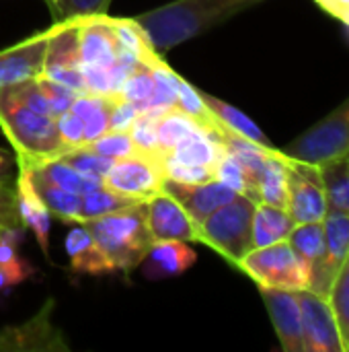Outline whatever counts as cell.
Instances as JSON below:
<instances>
[{"label": "cell", "mask_w": 349, "mask_h": 352, "mask_svg": "<svg viewBox=\"0 0 349 352\" xmlns=\"http://www.w3.org/2000/svg\"><path fill=\"white\" fill-rule=\"evenodd\" d=\"M245 10L234 0H175L134 16L152 47L163 54Z\"/></svg>", "instance_id": "obj_1"}, {"label": "cell", "mask_w": 349, "mask_h": 352, "mask_svg": "<svg viewBox=\"0 0 349 352\" xmlns=\"http://www.w3.org/2000/svg\"><path fill=\"white\" fill-rule=\"evenodd\" d=\"M0 130L10 142L16 163L23 165L58 159L66 151L56 118L31 109L19 97L14 85L0 89Z\"/></svg>", "instance_id": "obj_2"}, {"label": "cell", "mask_w": 349, "mask_h": 352, "mask_svg": "<svg viewBox=\"0 0 349 352\" xmlns=\"http://www.w3.org/2000/svg\"><path fill=\"white\" fill-rule=\"evenodd\" d=\"M95 243L111 264L113 272H132L146 258L152 235L146 219V200H140L121 210L82 223Z\"/></svg>", "instance_id": "obj_3"}, {"label": "cell", "mask_w": 349, "mask_h": 352, "mask_svg": "<svg viewBox=\"0 0 349 352\" xmlns=\"http://www.w3.org/2000/svg\"><path fill=\"white\" fill-rule=\"evenodd\" d=\"M255 204L257 202L249 196L237 194L228 204L220 206L200 223V241L239 268L241 260L253 250L251 229Z\"/></svg>", "instance_id": "obj_4"}, {"label": "cell", "mask_w": 349, "mask_h": 352, "mask_svg": "<svg viewBox=\"0 0 349 352\" xmlns=\"http://www.w3.org/2000/svg\"><path fill=\"white\" fill-rule=\"evenodd\" d=\"M239 270L257 283L259 289L304 291L311 289V266L286 241L251 250Z\"/></svg>", "instance_id": "obj_5"}, {"label": "cell", "mask_w": 349, "mask_h": 352, "mask_svg": "<svg viewBox=\"0 0 349 352\" xmlns=\"http://www.w3.org/2000/svg\"><path fill=\"white\" fill-rule=\"evenodd\" d=\"M280 153L292 161L309 165H327L349 153V97L321 122L311 126Z\"/></svg>", "instance_id": "obj_6"}, {"label": "cell", "mask_w": 349, "mask_h": 352, "mask_svg": "<svg viewBox=\"0 0 349 352\" xmlns=\"http://www.w3.org/2000/svg\"><path fill=\"white\" fill-rule=\"evenodd\" d=\"M78 25H80V16L53 21V25L49 27V41H47L41 74L82 95L86 93V85L80 64Z\"/></svg>", "instance_id": "obj_7"}, {"label": "cell", "mask_w": 349, "mask_h": 352, "mask_svg": "<svg viewBox=\"0 0 349 352\" xmlns=\"http://www.w3.org/2000/svg\"><path fill=\"white\" fill-rule=\"evenodd\" d=\"M165 177V163L158 157L134 153L111 165L103 186L136 200H148L163 192Z\"/></svg>", "instance_id": "obj_8"}, {"label": "cell", "mask_w": 349, "mask_h": 352, "mask_svg": "<svg viewBox=\"0 0 349 352\" xmlns=\"http://www.w3.org/2000/svg\"><path fill=\"white\" fill-rule=\"evenodd\" d=\"M288 159V157H286ZM288 214L296 225L321 223L329 212V202L321 177V167L288 159Z\"/></svg>", "instance_id": "obj_9"}, {"label": "cell", "mask_w": 349, "mask_h": 352, "mask_svg": "<svg viewBox=\"0 0 349 352\" xmlns=\"http://www.w3.org/2000/svg\"><path fill=\"white\" fill-rule=\"evenodd\" d=\"M51 314H53V301L47 299L45 305L25 324L2 328L0 330V351H70L68 342L62 338V332L53 326Z\"/></svg>", "instance_id": "obj_10"}, {"label": "cell", "mask_w": 349, "mask_h": 352, "mask_svg": "<svg viewBox=\"0 0 349 352\" xmlns=\"http://www.w3.org/2000/svg\"><path fill=\"white\" fill-rule=\"evenodd\" d=\"M302 314L304 352H346L329 301L309 289L296 291Z\"/></svg>", "instance_id": "obj_11"}, {"label": "cell", "mask_w": 349, "mask_h": 352, "mask_svg": "<svg viewBox=\"0 0 349 352\" xmlns=\"http://www.w3.org/2000/svg\"><path fill=\"white\" fill-rule=\"evenodd\" d=\"M325 227V252L319 264L311 270V289L313 293L327 299L329 289L349 258V214L329 210L323 219Z\"/></svg>", "instance_id": "obj_12"}, {"label": "cell", "mask_w": 349, "mask_h": 352, "mask_svg": "<svg viewBox=\"0 0 349 352\" xmlns=\"http://www.w3.org/2000/svg\"><path fill=\"white\" fill-rule=\"evenodd\" d=\"M78 41H80L82 70L84 68L109 70L121 58V47L113 27V19L107 14L80 16Z\"/></svg>", "instance_id": "obj_13"}, {"label": "cell", "mask_w": 349, "mask_h": 352, "mask_svg": "<svg viewBox=\"0 0 349 352\" xmlns=\"http://www.w3.org/2000/svg\"><path fill=\"white\" fill-rule=\"evenodd\" d=\"M146 219L154 241H200V225L165 190L146 200Z\"/></svg>", "instance_id": "obj_14"}, {"label": "cell", "mask_w": 349, "mask_h": 352, "mask_svg": "<svg viewBox=\"0 0 349 352\" xmlns=\"http://www.w3.org/2000/svg\"><path fill=\"white\" fill-rule=\"evenodd\" d=\"M49 29L39 31L0 52V89L37 78L43 72Z\"/></svg>", "instance_id": "obj_15"}, {"label": "cell", "mask_w": 349, "mask_h": 352, "mask_svg": "<svg viewBox=\"0 0 349 352\" xmlns=\"http://www.w3.org/2000/svg\"><path fill=\"white\" fill-rule=\"evenodd\" d=\"M163 190L171 194L197 225L237 196L234 190H230L216 177L210 182H202V184H179V182L165 177Z\"/></svg>", "instance_id": "obj_16"}, {"label": "cell", "mask_w": 349, "mask_h": 352, "mask_svg": "<svg viewBox=\"0 0 349 352\" xmlns=\"http://www.w3.org/2000/svg\"><path fill=\"white\" fill-rule=\"evenodd\" d=\"M263 303L269 311L272 324L286 352H304L302 340V314L296 291L259 289Z\"/></svg>", "instance_id": "obj_17"}, {"label": "cell", "mask_w": 349, "mask_h": 352, "mask_svg": "<svg viewBox=\"0 0 349 352\" xmlns=\"http://www.w3.org/2000/svg\"><path fill=\"white\" fill-rule=\"evenodd\" d=\"M19 165V175L14 184V196H16V208L19 217L25 229H31L41 254L49 258V229H51V212L39 198L33 179H31V167L16 163Z\"/></svg>", "instance_id": "obj_18"}, {"label": "cell", "mask_w": 349, "mask_h": 352, "mask_svg": "<svg viewBox=\"0 0 349 352\" xmlns=\"http://www.w3.org/2000/svg\"><path fill=\"white\" fill-rule=\"evenodd\" d=\"M195 262H197V254L187 245V241L167 239V241H152L140 266L144 278L167 280L185 274Z\"/></svg>", "instance_id": "obj_19"}, {"label": "cell", "mask_w": 349, "mask_h": 352, "mask_svg": "<svg viewBox=\"0 0 349 352\" xmlns=\"http://www.w3.org/2000/svg\"><path fill=\"white\" fill-rule=\"evenodd\" d=\"M200 93H202L206 107L216 118V122L226 132V136H239V138H245V140H249V142H253L265 151H276V146L265 136V132L247 113H243L239 107H234V105H230V103H226L214 95H208L204 91H200Z\"/></svg>", "instance_id": "obj_20"}, {"label": "cell", "mask_w": 349, "mask_h": 352, "mask_svg": "<svg viewBox=\"0 0 349 352\" xmlns=\"http://www.w3.org/2000/svg\"><path fill=\"white\" fill-rule=\"evenodd\" d=\"M66 254L70 256V270L76 274H91V276H103L113 274L111 264L95 243L88 229L80 223V227H74L66 235Z\"/></svg>", "instance_id": "obj_21"}, {"label": "cell", "mask_w": 349, "mask_h": 352, "mask_svg": "<svg viewBox=\"0 0 349 352\" xmlns=\"http://www.w3.org/2000/svg\"><path fill=\"white\" fill-rule=\"evenodd\" d=\"M294 225L296 223L292 221V217L288 214L286 208L257 202L255 212H253V229H251L253 250L274 245L278 241H286L288 235L292 233Z\"/></svg>", "instance_id": "obj_22"}, {"label": "cell", "mask_w": 349, "mask_h": 352, "mask_svg": "<svg viewBox=\"0 0 349 352\" xmlns=\"http://www.w3.org/2000/svg\"><path fill=\"white\" fill-rule=\"evenodd\" d=\"M222 153H224V146L216 136L208 134L206 130H197V132L185 136L181 142H177L167 153L165 159L179 161V163H189V165H204V167L214 169Z\"/></svg>", "instance_id": "obj_23"}, {"label": "cell", "mask_w": 349, "mask_h": 352, "mask_svg": "<svg viewBox=\"0 0 349 352\" xmlns=\"http://www.w3.org/2000/svg\"><path fill=\"white\" fill-rule=\"evenodd\" d=\"M259 202L272 204L278 208H286L288 204V159L280 153H269L263 169L257 177Z\"/></svg>", "instance_id": "obj_24"}, {"label": "cell", "mask_w": 349, "mask_h": 352, "mask_svg": "<svg viewBox=\"0 0 349 352\" xmlns=\"http://www.w3.org/2000/svg\"><path fill=\"white\" fill-rule=\"evenodd\" d=\"M37 175H41L43 179H47L49 184L66 190V192H72V194H78V196H84L93 190H97L99 186H103L101 179L97 177H88L84 173H80L78 169H74L70 163H66L64 159H49L45 163H39V165H29Z\"/></svg>", "instance_id": "obj_25"}, {"label": "cell", "mask_w": 349, "mask_h": 352, "mask_svg": "<svg viewBox=\"0 0 349 352\" xmlns=\"http://www.w3.org/2000/svg\"><path fill=\"white\" fill-rule=\"evenodd\" d=\"M111 101L113 97H107V95H91V93L76 95L70 109L84 124V144L109 132Z\"/></svg>", "instance_id": "obj_26"}, {"label": "cell", "mask_w": 349, "mask_h": 352, "mask_svg": "<svg viewBox=\"0 0 349 352\" xmlns=\"http://www.w3.org/2000/svg\"><path fill=\"white\" fill-rule=\"evenodd\" d=\"M31 179H33V186H35L39 198L43 200V204L47 206V210L53 217H58L64 223H80V202H82V196L66 192V190L49 184L41 175H37L33 169H31Z\"/></svg>", "instance_id": "obj_27"}, {"label": "cell", "mask_w": 349, "mask_h": 352, "mask_svg": "<svg viewBox=\"0 0 349 352\" xmlns=\"http://www.w3.org/2000/svg\"><path fill=\"white\" fill-rule=\"evenodd\" d=\"M113 27H115L123 56H128L136 62L148 64V66H152L154 62L160 60V54L152 47L146 33L134 19H113Z\"/></svg>", "instance_id": "obj_28"}, {"label": "cell", "mask_w": 349, "mask_h": 352, "mask_svg": "<svg viewBox=\"0 0 349 352\" xmlns=\"http://www.w3.org/2000/svg\"><path fill=\"white\" fill-rule=\"evenodd\" d=\"M321 177L329 202V210L349 214V159H337L321 165Z\"/></svg>", "instance_id": "obj_29"}, {"label": "cell", "mask_w": 349, "mask_h": 352, "mask_svg": "<svg viewBox=\"0 0 349 352\" xmlns=\"http://www.w3.org/2000/svg\"><path fill=\"white\" fill-rule=\"evenodd\" d=\"M288 243L294 252L311 266V270L319 264L325 252V227L321 223H300L294 225L292 233L288 235Z\"/></svg>", "instance_id": "obj_30"}, {"label": "cell", "mask_w": 349, "mask_h": 352, "mask_svg": "<svg viewBox=\"0 0 349 352\" xmlns=\"http://www.w3.org/2000/svg\"><path fill=\"white\" fill-rule=\"evenodd\" d=\"M117 97L136 105L140 111H148L152 107V99H154V76H152V68L148 64H138L121 82Z\"/></svg>", "instance_id": "obj_31"}, {"label": "cell", "mask_w": 349, "mask_h": 352, "mask_svg": "<svg viewBox=\"0 0 349 352\" xmlns=\"http://www.w3.org/2000/svg\"><path fill=\"white\" fill-rule=\"evenodd\" d=\"M197 130H204L200 128L189 116H185L183 111L179 109H169L165 116L158 118L156 122V136H158V148H160V159L167 157V153L177 144L181 142L185 136L197 132Z\"/></svg>", "instance_id": "obj_32"}, {"label": "cell", "mask_w": 349, "mask_h": 352, "mask_svg": "<svg viewBox=\"0 0 349 352\" xmlns=\"http://www.w3.org/2000/svg\"><path fill=\"white\" fill-rule=\"evenodd\" d=\"M136 202H140V200L123 196V194H117V192H113V190H109L105 186H99L97 190H93V192L82 196V202H80V223L97 219V217H103V214H109V212H115V210H121V208L132 206Z\"/></svg>", "instance_id": "obj_33"}, {"label": "cell", "mask_w": 349, "mask_h": 352, "mask_svg": "<svg viewBox=\"0 0 349 352\" xmlns=\"http://www.w3.org/2000/svg\"><path fill=\"white\" fill-rule=\"evenodd\" d=\"M327 301L333 309L344 351L349 352V258L341 266V270L337 272V276L329 289Z\"/></svg>", "instance_id": "obj_34"}, {"label": "cell", "mask_w": 349, "mask_h": 352, "mask_svg": "<svg viewBox=\"0 0 349 352\" xmlns=\"http://www.w3.org/2000/svg\"><path fill=\"white\" fill-rule=\"evenodd\" d=\"M214 177L218 182H222L224 186H228L230 190H234L237 194L249 196L251 200L259 202V194L255 184L251 182V177L247 175V171L243 169V165L230 155V153H222L216 167H214Z\"/></svg>", "instance_id": "obj_35"}, {"label": "cell", "mask_w": 349, "mask_h": 352, "mask_svg": "<svg viewBox=\"0 0 349 352\" xmlns=\"http://www.w3.org/2000/svg\"><path fill=\"white\" fill-rule=\"evenodd\" d=\"M154 76V99L150 109H173L177 103V72L160 58L152 66Z\"/></svg>", "instance_id": "obj_36"}, {"label": "cell", "mask_w": 349, "mask_h": 352, "mask_svg": "<svg viewBox=\"0 0 349 352\" xmlns=\"http://www.w3.org/2000/svg\"><path fill=\"white\" fill-rule=\"evenodd\" d=\"M82 146L93 151V153H97V155H101V157L113 159V161L138 153V148H136V144H134V140H132L128 130H109L103 136L86 142Z\"/></svg>", "instance_id": "obj_37"}, {"label": "cell", "mask_w": 349, "mask_h": 352, "mask_svg": "<svg viewBox=\"0 0 349 352\" xmlns=\"http://www.w3.org/2000/svg\"><path fill=\"white\" fill-rule=\"evenodd\" d=\"M60 159H64L66 163H70L74 169H78L80 173L88 175V177H97L103 182L105 173L111 169V165L115 163L113 159H107V157H101L84 146H78V148H68L60 155Z\"/></svg>", "instance_id": "obj_38"}, {"label": "cell", "mask_w": 349, "mask_h": 352, "mask_svg": "<svg viewBox=\"0 0 349 352\" xmlns=\"http://www.w3.org/2000/svg\"><path fill=\"white\" fill-rule=\"evenodd\" d=\"M47 4L53 21H64L91 14H107V6L111 4V0H49Z\"/></svg>", "instance_id": "obj_39"}, {"label": "cell", "mask_w": 349, "mask_h": 352, "mask_svg": "<svg viewBox=\"0 0 349 352\" xmlns=\"http://www.w3.org/2000/svg\"><path fill=\"white\" fill-rule=\"evenodd\" d=\"M37 82H39L43 95L47 97V103H49V107H51L53 118H58L60 113L68 111V109L72 107L76 95H78V93L72 91L70 87H66V85H62V82H56V80H51V78H47V76H43V74L37 76Z\"/></svg>", "instance_id": "obj_40"}, {"label": "cell", "mask_w": 349, "mask_h": 352, "mask_svg": "<svg viewBox=\"0 0 349 352\" xmlns=\"http://www.w3.org/2000/svg\"><path fill=\"white\" fill-rule=\"evenodd\" d=\"M165 175L167 179L179 182V184H202L214 179V169L204 167V165H189V163H179L165 159Z\"/></svg>", "instance_id": "obj_41"}, {"label": "cell", "mask_w": 349, "mask_h": 352, "mask_svg": "<svg viewBox=\"0 0 349 352\" xmlns=\"http://www.w3.org/2000/svg\"><path fill=\"white\" fill-rule=\"evenodd\" d=\"M56 124H58V132H60V138H62L66 151L78 148L84 144V124L72 109L60 113L56 118Z\"/></svg>", "instance_id": "obj_42"}, {"label": "cell", "mask_w": 349, "mask_h": 352, "mask_svg": "<svg viewBox=\"0 0 349 352\" xmlns=\"http://www.w3.org/2000/svg\"><path fill=\"white\" fill-rule=\"evenodd\" d=\"M113 101H111V111H109V130H130L134 126V122L142 116V111L119 99L117 95H111Z\"/></svg>", "instance_id": "obj_43"}, {"label": "cell", "mask_w": 349, "mask_h": 352, "mask_svg": "<svg viewBox=\"0 0 349 352\" xmlns=\"http://www.w3.org/2000/svg\"><path fill=\"white\" fill-rule=\"evenodd\" d=\"M33 274H35V268L27 260H23L21 256L16 260L8 262V264H0V291L25 283Z\"/></svg>", "instance_id": "obj_44"}, {"label": "cell", "mask_w": 349, "mask_h": 352, "mask_svg": "<svg viewBox=\"0 0 349 352\" xmlns=\"http://www.w3.org/2000/svg\"><path fill=\"white\" fill-rule=\"evenodd\" d=\"M0 227H23L14 188H8L4 182H0Z\"/></svg>", "instance_id": "obj_45"}, {"label": "cell", "mask_w": 349, "mask_h": 352, "mask_svg": "<svg viewBox=\"0 0 349 352\" xmlns=\"http://www.w3.org/2000/svg\"><path fill=\"white\" fill-rule=\"evenodd\" d=\"M25 227H0V264H8L19 258V241Z\"/></svg>", "instance_id": "obj_46"}, {"label": "cell", "mask_w": 349, "mask_h": 352, "mask_svg": "<svg viewBox=\"0 0 349 352\" xmlns=\"http://www.w3.org/2000/svg\"><path fill=\"white\" fill-rule=\"evenodd\" d=\"M325 12L339 19L346 27H349V0H315Z\"/></svg>", "instance_id": "obj_47"}, {"label": "cell", "mask_w": 349, "mask_h": 352, "mask_svg": "<svg viewBox=\"0 0 349 352\" xmlns=\"http://www.w3.org/2000/svg\"><path fill=\"white\" fill-rule=\"evenodd\" d=\"M8 171H10V157L6 151L0 148V182H6Z\"/></svg>", "instance_id": "obj_48"}, {"label": "cell", "mask_w": 349, "mask_h": 352, "mask_svg": "<svg viewBox=\"0 0 349 352\" xmlns=\"http://www.w3.org/2000/svg\"><path fill=\"white\" fill-rule=\"evenodd\" d=\"M234 2H239V4H243L245 8H249V6H255V4H259V2H263V0H234Z\"/></svg>", "instance_id": "obj_49"}, {"label": "cell", "mask_w": 349, "mask_h": 352, "mask_svg": "<svg viewBox=\"0 0 349 352\" xmlns=\"http://www.w3.org/2000/svg\"><path fill=\"white\" fill-rule=\"evenodd\" d=\"M346 157H348V159H349V153H348V155H346Z\"/></svg>", "instance_id": "obj_50"}, {"label": "cell", "mask_w": 349, "mask_h": 352, "mask_svg": "<svg viewBox=\"0 0 349 352\" xmlns=\"http://www.w3.org/2000/svg\"><path fill=\"white\" fill-rule=\"evenodd\" d=\"M45 2H49V0H45Z\"/></svg>", "instance_id": "obj_51"}, {"label": "cell", "mask_w": 349, "mask_h": 352, "mask_svg": "<svg viewBox=\"0 0 349 352\" xmlns=\"http://www.w3.org/2000/svg\"><path fill=\"white\" fill-rule=\"evenodd\" d=\"M348 31H349V27H348Z\"/></svg>", "instance_id": "obj_52"}]
</instances>
